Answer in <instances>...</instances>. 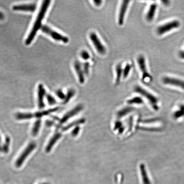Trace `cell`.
Wrapping results in <instances>:
<instances>
[{
  "instance_id": "obj_34",
  "label": "cell",
  "mask_w": 184,
  "mask_h": 184,
  "mask_svg": "<svg viewBox=\"0 0 184 184\" xmlns=\"http://www.w3.org/2000/svg\"><path fill=\"white\" fill-rule=\"evenodd\" d=\"M80 128L79 126H76L75 128L72 131V135L74 137H76L79 134V131H80Z\"/></svg>"
},
{
  "instance_id": "obj_26",
  "label": "cell",
  "mask_w": 184,
  "mask_h": 184,
  "mask_svg": "<svg viewBox=\"0 0 184 184\" xmlns=\"http://www.w3.org/2000/svg\"><path fill=\"white\" fill-rule=\"evenodd\" d=\"M10 143H11V140L10 137H6L5 143L2 146V152L5 153H8L9 150Z\"/></svg>"
},
{
  "instance_id": "obj_14",
  "label": "cell",
  "mask_w": 184,
  "mask_h": 184,
  "mask_svg": "<svg viewBox=\"0 0 184 184\" xmlns=\"http://www.w3.org/2000/svg\"><path fill=\"white\" fill-rule=\"evenodd\" d=\"M61 137H62V134L61 133H59V132L56 133L53 136L49 142L48 144H47L46 148V151L47 152H50L54 145H55L56 143L58 140L60 139Z\"/></svg>"
},
{
  "instance_id": "obj_19",
  "label": "cell",
  "mask_w": 184,
  "mask_h": 184,
  "mask_svg": "<svg viewBox=\"0 0 184 184\" xmlns=\"http://www.w3.org/2000/svg\"><path fill=\"white\" fill-rule=\"evenodd\" d=\"M58 110V108H54L50 109L47 110L43 111L42 112L36 113L34 114V118H37L39 119L41 118H42V117L47 116L48 115L51 113H52Z\"/></svg>"
},
{
  "instance_id": "obj_32",
  "label": "cell",
  "mask_w": 184,
  "mask_h": 184,
  "mask_svg": "<svg viewBox=\"0 0 184 184\" xmlns=\"http://www.w3.org/2000/svg\"><path fill=\"white\" fill-rule=\"evenodd\" d=\"M140 129L144 131L150 132H158L160 131L161 129L155 128H145V127H140Z\"/></svg>"
},
{
  "instance_id": "obj_18",
  "label": "cell",
  "mask_w": 184,
  "mask_h": 184,
  "mask_svg": "<svg viewBox=\"0 0 184 184\" xmlns=\"http://www.w3.org/2000/svg\"><path fill=\"white\" fill-rule=\"evenodd\" d=\"M116 84H118L120 82L121 77L123 75V69L121 64L117 65L116 67Z\"/></svg>"
},
{
  "instance_id": "obj_28",
  "label": "cell",
  "mask_w": 184,
  "mask_h": 184,
  "mask_svg": "<svg viewBox=\"0 0 184 184\" xmlns=\"http://www.w3.org/2000/svg\"><path fill=\"white\" fill-rule=\"evenodd\" d=\"M46 95L47 100L49 104L50 105H53V104H56V101L52 95L49 94H46Z\"/></svg>"
},
{
  "instance_id": "obj_10",
  "label": "cell",
  "mask_w": 184,
  "mask_h": 184,
  "mask_svg": "<svg viewBox=\"0 0 184 184\" xmlns=\"http://www.w3.org/2000/svg\"><path fill=\"white\" fill-rule=\"evenodd\" d=\"M83 109V106L82 105H79L76 106V107L73 109V110L70 111L69 112L66 114L65 116L62 118L59 122V125H62L66 122L68 120L73 117L74 116L80 112Z\"/></svg>"
},
{
  "instance_id": "obj_16",
  "label": "cell",
  "mask_w": 184,
  "mask_h": 184,
  "mask_svg": "<svg viewBox=\"0 0 184 184\" xmlns=\"http://www.w3.org/2000/svg\"><path fill=\"white\" fill-rule=\"evenodd\" d=\"M140 169L143 184H151L150 179H149L148 175H147L145 164H140Z\"/></svg>"
},
{
  "instance_id": "obj_8",
  "label": "cell",
  "mask_w": 184,
  "mask_h": 184,
  "mask_svg": "<svg viewBox=\"0 0 184 184\" xmlns=\"http://www.w3.org/2000/svg\"><path fill=\"white\" fill-rule=\"evenodd\" d=\"M129 2L130 1H124L121 5L118 16V24L120 26L124 24L125 16L128 7Z\"/></svg>"
},
{
  "instance_id": "obj_30",
  "label": "cell",
  "mask_w": 184,
  "mask_h": 184,
  "mask_svg": "<svg viewBox=\"0 0 184 184\" xmlns=\"http://www.w3.org/2000/svg\"><path fill=\"white\" fill-rule=\"evenodd\" d=\"M80 56L85 61L87 60L90 58L89 54L87 50H82L80 53Z\"/></svg>"
},
{
  "instance_id": "obj_24",
  "label": "cell",
  "mask_w": 184,
  "mask_h": 184,
  "mask_svg": "<svg viewBox=\"0 0 184 184\" xmlns=\"http://www.w3.org/2000/svg\"><path fill=\"white\" fill-rule=\"evenodd\" d=\"M75 93L76 92L74 89H70L68 90L67 94L66 95L64 101V104H66L69 101L74 97Z\"/></svg>"
},
{
  "instance_id": "obj_7",
  "label": "cell",
  "mask_w": 184,
  "mask_h": 184,
  "mask_svg": "<svg viewBox=\"0 0 184 184\" xmlns=\"http://www.w3.org/2000/svg\"><path fill=\"white\" fill-rule=\"evenodd\" d=\"M89 38L92 41L93 45L95 47L98 52L101 54H104L105 53L106 50L104 46L101 41L99 38L97 36L95 32H92L89 35Z\"/></svg>"
},
{
  "instance_id": "obj_9",
  "label": "cell",
  "mask_w": 184,
  "mask_h": 184,
  "mask_svg": "<svg viewBox=\"0 0 184 184\" xmlns=\"http://www.w3.org/2000/svg\"><path fill=\"white\" fill-rule=\"evenodd\" d=\"M36 8H37V5L33 3V4L16 5L13 6V9L14 11L34 12L36 10Z\"/></svg>"
},
{
  "instance_id": "obj_33",
  "label": "cell",
  "mask_w": 184,
  "mask_h": 184,
  "mask_svg": "<svg viewBox=\"0 0 184 184\" xmlns=\"http://www.w3.org/2000/svg\"><path fill=\"white\" fill-rule=\"evenodd\" d=\"M159 120V119L154 118L150 119L145 120L143 121V122H144V123H151L155 122H157V121Z\"/></svg>"
},
{
  "instance_id": "obj_12",
  "label": "cell",
  "mask_w": 184,
  "mask_h": 184,
  "mask_svg": "<svg viewBox=\"0 0 184 184\" xmlns=\"http://www.w3.org/2000/svg\"><path fill=\"white\" fill-rule=\"evenodd\" d=\"M162 80L164 84L176 86L184 89V81L182 80L169 77H164Z\"/></svg>"
},
{
  "instance_id": "obj_39",
  "label": "cell",
  "mask_w": 184,
  "mask_h": 184,
  "mask_svg": "<svg viewBox=\"0 0 184 184\" xmlns=\"http://www.w3.org/2000/svg\"><path fill=\"white\" fill-rule=\"evenodd\" d=\"M2 137L0 136V152L2 151Z\"/></svg>"
},
{
  "instance_id": "obj_15",
  "label": "cell",
  "mask_w": 184,
  "mask_h": 184,
  "mask_svg": "<svg viewBox=\"0 0 184 184\" xmlns=\"http://www.w3.org/2000/svg\"><path fill=\"white\" fill-rule=\"evenodd\" d=\"M157 7V5L155 3H153L150 6L146 16V19L147 21H151L154 19Z\"/></svg>"
},
{
  "instance_id": "obj_21",
  "label": "cell",
  "mask_w": 184,
  "mask_h": 184,
  "mask_svg": "<svg viewBox=\"0 0 184 184\" xmlns=\"http://www.w3.org/2000/svg\"><path fill=\"white\" fill-rule=\"evenodd\" d=\"M41 125V121L40 119H38L37 121H35L33 125L32 130V135L34 137L37 136L40 129Z\"/></svg>"
},
{
  "instance_id": "obj_29",
  "label": "cell",
  "mask_w": 184,
  "mask_h": 184,
  "mask_svg": "<svg viewBox=\"0 0 184 184\" xmlns=\"http://www.w3.org/2000/svg\"><path fill=\"white\" fill-rule=\"evenodd\" d=\"M89 66H90V65H89V63L87 62H85L83 64L82 68H83L84 74L86 76H88L89 74Z\"/></svg>"
},
{
  "instance_id": "obj_23",
  "label": "cell",
  "mask_w": 184,
  "mask_h": 184,
  "mask_svg": "<svg viewBox=\"0 0 184 184\" xmlns=\"http://www.w3.org/2000/svg\"><path fill=\"white\" fill-rule=\"evenodd\" d=\"M184 116V104H181L179 106V110L175 112L173 114V117L175 119H178Z\"/></svg>"
},
{
  "instance_id": "obj_20",
  "label": "cell",
  "mask_w": 184,
  "mask_h": 184,
  "mask_svg": "<svg viewBox=\"0 0 184 184\" xmlns=\"http://www.w3.org/2000/svg\"><path fill=\"white\" fill-rule=\"evenodd\" d=\"M85 122V120L84 119H81L78 120L74 121V122H72L71 123L67 125L65 127H64L62 128V131H66L68 130L69 129H71V128H73V127L75 126H78V125L84 124Z\"/></svg>"
},
{
  "instance_id": "obj_37",
  "label": "cell",
  "mask_w": 184,
  "mask_h": 184,
  "mask_svg": "<svg viewBox=\"0 0 184 184\" xmlns=\"http://www.w3.org/2000/svg\"><path fill=\"white\" fill-rule=\"evenodd\" d=\"M179 56L181 59H184V50L180 51L179 53Z\"/></svg>"
},
{
  "instance_id": "obj_1",
  "label": "cell",
  "mask_w": 184,
  "mask_h": 184,
  "mask_svg": "<svg viewBox=\"0 0 184 184\" xmlns=\"http://www.w3.org/2000/svg\"><path fill=\"white\" fill-rule=\"evenodd\" d=\"M50 0H45L43 2L42 5L40 9L38 15L33 24L32 29L25 41V44L26 45H28L32 43L38 30L41 29V27L42 26L43 20L44 18L48 8L50 5Z\"/></svg>"
},
{
  "instance_id": "obj_31",
  "label": "cell",
  "mask_w": 184,
  "mask_h": 184,
  "mask_svg": "<svg viewBox=\"0 0 184 184\" xmlns=\"http://www.w3.org/2000/svg\"><path fill=\"white\" fill-rule=\"evenodd\" d=\"M56 94L57 97L60 99H62V100H64L65 98V94L63 92L62 90L60 89L57 90L56 92Z\"/></svg>"
},
{
  "instance_id": "obj_5",
  "label": "cell",
  "mask_w": 184,
  "mask_h": 184,
  "mask_svg": "<svg viewBox=\"0 0 184 184\" xmlns=\"http://www.w3.org/2000/svg\"><path fill=\"white\" fill-rule=\"evenodd\" d=\"M137 62L140 71L142 72V81H145L146 80H150L152 77L148 73L146 65L145 58L144 56H140L137 59Z\"/></svg>"
},
{
  "instance_id": "obj_2",
  "label": "cell",
  "mask_w": 184,
  "mask_h": 184,
  "mask_svg": "<svg viewBox=\"0 0 184 184\" xmlns=\"http://www.w3.org/2000/svg\"><path fill=\"white\" fill-rule=\"evenodd\" d=\"M41 30L42 32L50 35V37L52 38L53 39L57 41H62L64 43H68L69 42L68 38L62 35L60 33L53 30L47 25H42Z\"/></svg>"
},
{
  "instance_id": "obj_3",
  "label": "cell",
  "mask_w": 184,
  "mask_h": 184,
  "mask_svg": "<svg viewBox=\"0 0 184 184\" xmlns=\"http://www.w3.org/2000/svg\"><path fill=\"white\" fill-rule=\"evenodd\" d=\"M36 145L35 142H32L29 143L28 146L23 150V152H21V154L16 160L15 165L17 168L21 167L26 158L36 148Z\"/></svg>"
},
{
  "instance_id": "obj_22",
  "label": "cell",
  "mask_w": 184,
  "mask_h": 184,
  "mask_svg": "<svg viewBox=\"0 0 184 184\" xmlns=\"http://www.w3.org/2000/svg\"><path fill=\"white\" fill-rule=\"evenodd\" d=\"M133 110H134V109L132 108V107H125V108L119 111L117 114V116L119 118H121L125 116L130 113V112Z\"/></svg>"
},
{
  "instance_id": "obj_41",
  "label": "cell",
  "mask_w": 184,
  "mask_h": 184,
  "mask_svg": "<svg viewBox=\"0 0 184 184\" xmlns=\"http://www.w3.org/2000/svg\"><path fill=\"white\" fill-rule=\"evenodd\" d=\"M40 184H50L47 183H43Z\"/></svg>"
},
{
  "instance_id": "obj_25",
  "label": "cell",
  "mask_w": 184,
  "mask_h": 184,
  "mask_svg": "<svg viewBox=\"0 0 184 184\" xmlns=\"http://www.w3.org/2000/svg\"><path fill=\"white\" fill-rule=\"evenodd\" d=\"M127 103L129 104H142L143 103V100L142 98L135 97L129 99L127 101Z\"/></svg>"
},
{
  "instance_id": "obj_38",
  "label": "cell",
  "mask_w": 184,
  "mask_h": 184,
  "mask_svg": "<svg viewBox=\"0 0 184 184\" xmlns=\"http://www.w3.org/2000/svg\"><path fill=\"white\" fill-rule=\"evenodd\" d=\"M5 16L2 12H0V20H3L5 19Z\"/></svg>"
},
{
  "instance_id": "obj_4",
  "label": "cell",
  "mask_w": 184,
  "mask_h": 184,
  "mask_svg": "<svg viewBox=\"0 0 184 184\" xmlns=\"http://www.w3.org/2000/svg\"><path fill=\"white\" fill-rule=\"evenodd\" d=\"M135 92L137 93L141 94L142 96L147 98L150 103L152 106L154 110H158V107L157 103H158V99L155 96L152 95V94L148 92L147 90H145L144 88L140 86H137L135 87L134 89Z\"/></svg>"
},
{
  "instance_id": "obj_13",
  "label": "cell",
  "mask_w": 184,
  "mask_h": 184,
  "mask_svg": "<svg viewBox=\"0 0 184 184\" xmlns=\"http://www.w3.org/2000/svg\"><path fill=\"white\" fill-rule=\"evenodd\" d=\"M46 95V90L42 84H39L38 88V105L39 108L44 107L45 104L44 98Z\"/></svg>"
},
{
  "instance_id": "obj_11",
  "label": "cell",
  "mask_w": 184,
  "mask_h": 184,
  "mask_svg": "<svg viewBox=\"0 0 184 184\" xmlns=\"http://www.w3.org/2000/svg\"><path fill=\"white\" fill-rule=\"evenodd\" d=\"M74 68L78 77L79 82L81 84H84L85 82V76L82 65L79 61H75Z\"/></svg>"
},
{
  "instance_id": "obj_6",
  "label": "cell",
  "mask_w": 184,
  "mask_h": 184,
  "mask_svg": "<svg viewBox=\"0 0 184 184\" xmlns=\"http://www.w3.org/2000/svg\"><path fill=\"white\" fill-rule=\"evenodd\" d=\"M180 25V22L177 20L170 21L159 26L157 29V33L158 34L161 35L169 32L172 29L178 28Z\"/></svg>"
},
{
  "instance_id": "obj_17",
  "label": "cell",
  "mask_w": 184,
  "mask_h": 184,
  "mask_svg": "<svg viewBox=\"0 0 184 184\" xmlns=\"http://www.w3.org/2000/svg\"><path fill=\"white\" fill-rule=\"evenodd\" d=\"M34 117V114L29 113H19L16 114V119L19 120H29Z\"/></svg>"
},
{
  "instance_id": "obj_35",
  "label": "cell",
  "mask_w": 184,
  "mask_h": 184,
  "mask_svg": "<svg viewBox=\"0 0 184 184\" xmlns=\"http://www.w3.org/2000/svg\"><path fill=\"white\" fill-rule=\"evenodd\" d=\"M122 124L121 122H120V121H119V122H116L115 124V127L114 129L117 130V129L118 128H122Z\"/></svg>"
},
{
  "instance_id": "obj_40",
  "label": "cell",
  "mask_w": 184,
  "mask_h": 184,
  "mask_svg": "<svg viewBox=\"0 0 184 184\" xmlns=\"http://www.w3.org/2000/svg\"><path fill=\"white\" fill-rule=\"evenodd\" d=\"M162 2L163 3V4L166 5H168L170 2L169 1H165V0H164V1H162Z\"/></svg>"
},
{
  "instance_id": "obj_27",
  "label": "cell",
  "mask_w": 184,
  "mask_h": 184,
  "mask_svg": "<svg viewBox=\"0 0 184 184\" xmlns=\"http://www.w3.org/2000/svg\"><path fill=\"white\" fill-rule=\"evenodd\" d=\"M131 65L130 64H127L125 66V68L123 69V77L124 79H125L128 76L129 73L131 69Z\"/></svg>"
},
{
  "instance_id": "obj_36",
  "label": "cell",
  "mask_w": 184,
  "mask_h": 184,
  "mask_svg": "<svg viewBox=\"0 0 184 184\" xmlns=\"http://www.w3.org/2000/svg\"><path fill=\"white\" fill-rule=\"evenodd\" d=\"M93 2H94V4H95V5L97 6H99L101 5V3L102 2V1H100V0H98V1H93Z\"/></svg>"
}]
</instances>
